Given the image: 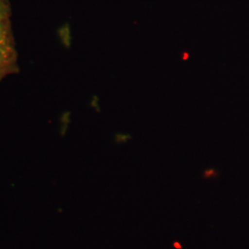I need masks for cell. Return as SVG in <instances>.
I'll return each instance as SVG.
<instances>
[{"mask_svg": "<svg viewBox=\"0 0 249 249\" xmlns=\"http://www.w3.org/2000/svg\"><path fill=\"white\" fill-rule=\"evenodd\" d=\"M4 19H5V12L4 8L0 0V44L3 43L5 37V31H4Z\"/></svg>", "mask_w": 249, "mask_h": 249, "instance_id": "6da1fadb", "label": "cell"}, {"mask_svg": "<svg viewBox=\"0 0 249 249\" xmlns=\"http://www.w3.org/2000/svg\"><path fill=\"white\" fill-rule=\"evenodd\" d=\"M5 57H6V51H5V48L3 47L2 44H0V67H1V66H2V64L4 63Z\"/></svg>", "mask_w": 249, "mask_h": 249, "instance_id": "7a4b0ae2", "label": "cell"}]
</instances>
